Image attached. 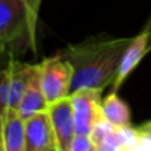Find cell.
<instances>
[{
  "label": "cell",
  "mask_w": 151,
  "mask_h": 151,
  "mask_svg": "<svg viewBox=\"0 0 151 151\" xmlns=\"http://www.w3.org/2000/svg\"><path fill=\"white\" fill-rule=\"evenodd\" d=\"M42 0H0V49L15 55L36 52Z\"/></svg>",
  "instance_id": "obj_2"
},
{
  "label": "cell",
  "mask_w": 151,
  "mask_h": 151,
  "mask_svg": "<svg viewBox=\"0 0 151 151\" xmlns=\"http://www.w3.org/2000/svg\"><path fill=\"white\" fill-rule=\"evenodd\" d=\"M48 106L49 105H48L44 90H42L41 81H40L39 64H37L35 66L31 81H29L28 86H27L25 91L21 97L20 105H19V113L24 119H27V118L32 117L36 113L47 110Z\"/></svg>",
  "instance_id": "obj_9"
},
{
  "label": "cell",
  "mask_w": 151,
  "mask_h": 151,
  "mask_svg": "<svg viewBox=\"0 0 151 151\" xmlns=\"http://www.w3.org/2000/svg\"><path fill=\"white\" fill-rule=\"evenodd\" d=\"M149 52H151V28L150 25H147L146 29L131 39L130 44L123 52L117 77L111 85L113 91L119 90L122 83L127 80V77L133 73V70L139 65V63Z\"/></svg>",
  "instance_id": "obj_6"
},
{
  "label": "cell",
  "mask_w": 151,
  "mask_h": 151,
  "mask_svg": "<svg viewBox=\"0 0 151 151\" xmlns=\"http://www.w3.org/2000/svg\"><path fill=\"white\" fill-rule=\"evenodd\" d=\"M3 113L0 111V151H4V147H3Z\"/></svg>",
  "instance_id": "obj_15"
},
{
  "label": "cell",
  "mask_w": 151,
  "mask_h": 151,
  "mask_svg": "<svg viewBox=\"0 0 151 151\" xmlns=\"http://www.w3.org/2000/svg\"><path fill=\"white\" fill-rule=\"evenodd\" d=\"M25 151H58L57 137L48 109L25 119Z\"/></svg>",
  "instance_id": "obj_5"
},
{
  "label": "cell",
  "mask_w": 151,
  "mask_h": 151,
  "mask_svg": "<svg viewBox=\"0 0 151 151\" xmlns=\"http://www.w3.org/2000/svg\"><path fill=\"white\" fill-rule=\"evenodd\" d=\"M48 111L57 137L58 151H69L70 142L76 135V123L70 96L50 104L48 106Z\"/></svg>",
  "instance_id": "obj_7"
},
{
  "label": "cell",
  "mask_w": 151,
  "mask_h": 151,
  "mask_svg": "<svg viewBox=\"0 0 151 151\" xmlns=\"http://www.w3.org/2000/svg\"><path fill=\"white\" fill-rule=\"evenodd\" d=\"M69 151H97L96 145L88 134H76L72 139Z\"/></svg>",
  "instance_id": "obj_14"
},
{
  "label": "cell",
  "mask_w": 151,
  "mask_h": 151,
  "mask_svg": "<svg viewBox=\"0 0 151 151\" xmlns=\"http://www.w3.org/2000/svg\"><path fill=\"white\" fill-rule=\"evenodd\" d=\"M4 53H5L4 50H1V49H0V58H1V55H4Z\"/></svg>",
  "instance_id": "obj_16"
},
{
  "label": "cell",
  "mask_w": 151,
  "mask_h": 151,
  "mask_svg": "<svg viewBox=\"0 0 151 151\" xmlns=\"http://www.w3.org/2000/svg\"><path fill=\"white\" fill-rule=\"evenodd\" d=\"M113 129H114V125L107 122L105 118H102L101 121H98V122L94 125L93 130H91V133L89 134V135H90L91 141H93L94 145H96L97 151H98V147L101 146V143L105 141V138L109 135L110 131H111Z\"/></svg>",
  "instance_id": "obj_12"
},
{
  "label": "cell",
  "mask_w": 151,
  "mask_h": 151,
  "mask_svg": "<svg viewBox=\"0 0 151 151\" xmlns=\"http://www.w3.org/2000/svg\"><path fill=\"white\" fill-rule=\"evenodd\" d=\"M138 143L135 151H151V121L137 126Z\"/></svg>",
  "instance_id": "obj_13"
},
{
  "label": "cell",
  "mask_w": 151,
  "mask_h": 151,
  "mask_svg": "<svg viewBox=\"0 0 151 151\" xmlns=\"http://www.w3.org/2000/svg\"><path fill=\"white\" fill-rule=\"evenodd\" d=\"M102 115L114 126L131 125V113L129 105L118 96V91H111L102 99Z\"/></svg>",
  "instance_id": "obj_11"
},
{
  "label": "cell",
  "mask_w": 151,
  "mask_h": 151,
  "mask_svg": "<svg viewBox=\"0 0 151 151\" xmlns=\"http://www.w3.org/2000/svg\"><path fill=\"white\" fill-rule=\"evenodd\" d=\"M131 39L97 35L64 48L60 55L72 69V93L80 89L104 90L113 85Z\"/></svg>",
  "instance_id": "obj_1"
},
{
  "label": "cell",
  "mask_w": 151,
  "mask_h": 151,
  "mask_svg": "<svg viewBox=\"0 0 151 151\" xmlns=\"http://www.w3.org/2000/svg\"><path fill=\"white\" fill-rule=\"evenodd\" d=\"M101 89H80L70 94L76 123V134H90L102 115Z\"/></svg>",
  "instance_id": "obj_4"
},
{
  "label": "cell",
  "mask_w": 151,
  "mask_h": 151,
  "mask_svg": "<svg viewBox=\"0 0 151 151\" xmlns=\"http://www.w3.org/2000/svg\"><path fill=\"white\" fill-rule=\"evenodd\" d=\"M4 151H25V119L19 110H8L3 118Z\"/></svg>",
  "instance_id": "obj_10"
},
{
  "label": "cell",
  "mask_w": 151,
  "mask_h": 151,
  "mask_svg": "<svg viewBox=\"0 0 151 151\" xmlns=\"http://www.w3.org/2000/svg\"><path fill=\"white\" fill-rule=\"evenodd\" d=\"M39 72L48 105L70 96L72 69L60 53L44 58L39 64Z\"/></svg>",
  "instance_id": "obj_3"
},
{
  "label": "cell",
  "mask_w": 151,
  "mask_h": 151,
  "mask_svg": "<svg viewBox=\"0 0 151 151\" xmlns=\"http://www.w3.org/2000/svg\"><path fill=\"white\" fill-rule=\"evenodd\" d=\"M9 69V98H8V110H19L21 97L28 86L29 81L33 74L35 66L25 64L15 58L13 55H9L8 60Z\"/></svg>",
  "instance_id": "obj_8"
}]
</instances>
